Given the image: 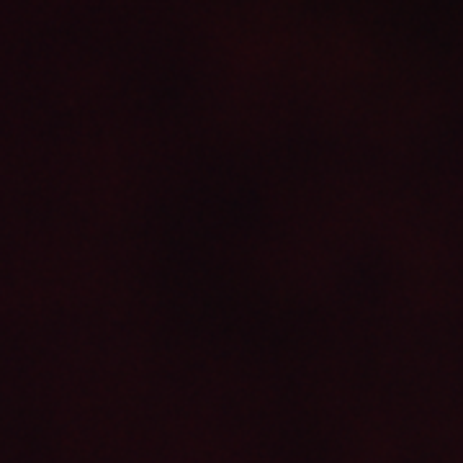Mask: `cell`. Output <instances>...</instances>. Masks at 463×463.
Wrapping results in <instances>:
<instances>
[]
</instances>
